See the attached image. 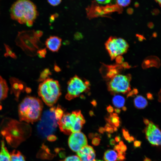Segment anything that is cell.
Listing matches in <instances>:
<instances>
[{
    "mask_svg": "<svg viewBox=\"0 0 161 161\" xmlns=\"http://www.w3.org/2000/svg\"><path fill=\"white\" fill-rule=\"evenodd\" d=\"M1 124V133L7 143L13 147H16L24 141L30 135V128L26 123L16 120H7Z\"/></svg>",
    "mask_w": 161,
    "mask_h": 161,
    "instance_id": "obj_1",
    "label": "cell"
},
{
    "mask_svg": "<svg viewBox=\"0 0 161 161\" xmlns=\"http://www.w3.org/2000/svg\"><path fill=\"white\" fill-rule=\"evenodd\" d=\"M10 12L12 18L29 27L33 25L38 14L36 6L30 0H17L11 6Z\"/></svg>",
    "mask_w": 161,
    "mask_h": 161,
    "instance_id": "obj_2",
    "label": "cell"
},
{
    "mask_svg": "<svg viewBox=\"0 0 161 161\" xmlns=\"http://www.w3.org/2000/svg\"><path fill=\"white\" fill-rule=\"evenodd\" d=\"M43 108L41 101L37 97H25L18 106V114L21 122L32 123L40 119Z\"/></svg>",
    "mask_w": 161,
    "mask_h": 161,
    "instance_id": "obj_3",
    "label": "cell"
},
{
    "mask_svg": "<svg viewBox=\"0 0 161 161\" xmlns=\"http://www.w3.org/2000/svg\"><path fill=\"white\" fill-rule=\"evenodd\" d=\"M38 93L47 106H52L61 94L58 82L52 78H47L40 84Z\"/></svg>",
    "mask_w": 161,
    "mask_h": 161,
    "instance_id": "obj_4",
    "label": "cell"
},
{
    "mask_svg": "<svg viewBox=\"0 0 161 161\" xmlns=\"http://www.w3.org/2000/svg\"><path fill=\"white\" fill-rule=\"evenodd\" d=\"M85 120L80 110L71 113L64 114L61 118L58 121L60 131L66 134L80 131Z\"/></svg>",
    "mask_w": 161,
    "mask_h": 161,
    "instance_id": "obj_5",
    "label": "cell"
},
{
    "mask_svg": "<svg viewBox=\"0 0 161 161\" xmlns=\"http://www.w3.org/2000/svg\"><path fill=\"white\" fill-rule=\"evenodd\" d=\"M55 107L45 111L39 120L37 130L38 134L42 137L45 138L52 134L57 127L58 121L54 113Z\"/></svg>",
    "mask_w": 161,
    "mask_h": 161,
    "instance_id": "obj_6",
    "label": "cell"
},
{
    "mask_svg": "<svg viewBox=\"0 0 161 161\" xmlns=\"http://www.w3.org/2000/svg\"><path fill=\"white\" fill-rule=\"evenodd\" d=\"M67 85L66 98L68 100H70L89 90L90 84L88 81L83 80L75 75L69 80Z\"/></svg>",
    "mask_w": 161,
    "mask_h": 161,
    "instance_id": "obj_7",
    "label": "cell"
},
{
    "mask_svg": "<svg viewBox=\"0 0 161 161\" xmlns=\"http://www.w3.org/2000/svg\"><path fill=\"white\" fill-rule=\"evenodd\" d=\"M131 76L117 74L112 78L107 83L108 89L112 94L122 93L125 94L131 90L130 81Z\"/></svg>",
    "mask_w": 161,
    "mask_h": 161,
    "instance_id": "obj_8",
    "label": "cell"
},
{
    "mask_svg": "<svg viewBox=\"0 0 161 161\" xmlns=\"http://www.w3.org/2000/svg\"><path fill=\"white\" fill-rule=\"evenodd\" d=\"M105 46L112 60L126 53L129 47L127 42L124 39L114 37H109Z\"/></svg>",
    "mask_w": 161,
    "mask_h": 161,
    "instance_id": "obj_9",
    "label": "cell"
},
{
    "mask_svg": "<svg viewBox=\"0 0 161 161\" xmlns=\"http://www.w3.org/2000/svg\"><path fill=\"white\" fill-rule=\"evenodd\" d=\"M68 142L70 149L73 151L77 152L87 144L86 137L80 131L72 133L69 138Z\"/></svg>",
    "mask_w": 161,
    "mask_h": 161,
    "instance_id": "obj_10",
    "label": "cell"
},
{
    "mask_svg": "<svg viewBox=\"0 0 161 161\" xmlns=\"http://www.w3.org/2000/svg\"><path fill=\"white\" fill-rule=\"evenodd\" d=\"M146 137L149 142L154 145H161V131L158 126L150 122L145 130Z\"/></svg>",
    "mask_w": 161,
    "mask_h": 161,
    "instance_id": "obj_11",
    "label": "cell"
},
{
    "mask_svg": "<svg viewBox=\"0 0 161 161\" xmlns=\"http://www.w3.org/2000/svg\"><path fill=\"white\" fill-rule=\"evenodd\" d=\"M80 161H95V154L92 147L86 145L77 152Z\"/></svg>",
    "mask_w": 161,
    "mask_h": 161,
    "instance_id": "obj_12",
    "label": "cell"
},
{
    "mask_svg": "<svg viewBox=\"0 0 161 161\" xmlns=\"http://www.w3.org/2000/svg\"><path fill=\"white\" fill-rule=\"evenodd\" d=\"M62 40L60 38L55 36H50L46 40L45 45L47 48L52 52H57L60 48Z\"/></svg>",
    "mask_w": 161,
    "mask_h": 161,
    "instance_id": "obj_13",
    "label": "cell"
},
{
    "mask_svg": "<svg viewBox=\"0 0 161 161\" xmlns=\"http://www.w3.org/2000/svg\"><path fill=\"white\" fill-rule=\"evenodd\" d=\"M103 10L105 16L106 15L115 12H117L119 13H121L123 11L122 7L117 4H107L105 6H103Z\"/></svg>",
    "mask_w": 161,
    "mask_h": 161,
    "instance_id": "obj_14",
    "label": "cell"
},
{
    "mask_svg": "<svg viewBox=\"0 0 161 161\" xmlns=\"http://www.w3.org/2000/svg\"><path fill=\"white\" fill-rule=\"evenodd\" d=\"M8 88L6 81L0 76V102L7 97Z\"/></svg>",
    "mask_w": 161,
    "mask_h": 161,
    "instance_id": "obj_15",
    "label": "cell"
},
{
    "mask_svg": "<svg viewBox=\"0 0 161 161\" xmlns=\"http://www.w3.org/2000/svg\"><path fill=\"white\" fill-rule=\"evenodd\" d=\"M10 83L15 95L18 97L23 88V83L16 78H11Z\"/></svg>",
    "mask_w": 161,
    "mask_h": 161,
    "instance_id": "obj_16",
    "label": "cell"
},
{
    "mask_svg": "<svg viewBox=\"0 0 161 161\" xmlns=\"http://www.w3.org/2000/svg\"><path fill=\"white\" fill-rule=\"evenodd\" d=\"M10 154L5 146L4 141H2L0 149V161H10Z\"/></svg>",
    "mask_w": 161,
    "mask_h": 161,
    "instance_id": "obj_17",
    "label": "cell"
},
{
    "mask_svg": "<svg viewBox=\"0 0 161 161\" xmlns=\"http://www.w3.org/2000/svg\"><path fill=\"white\" fill-rule=\"evenodd\" d=\"M134 103L135 107L138 109H144L148 104L146 99L140 95H138L134 98Z\"/></svg>",
    "mask_w": 161,
    "mask_h": 161,
    "instance_id": "obj_18",
    "label": "cell"
},
{
    "mask_svg": "<svg viewBox=\"0 0 161 161\" xmlns=\"http://www.w3.org/2000/svg\"><path fill=\"white\" fill-rule=\"evenodd\" d=\"M105 119L108 123L110 124L113 128L114 126L119 127L120 125V119L118 116H114L112 113H110L109 116Z\"/></svg>",
    "mask_w": 161,
    "mask_h": 161,
    "instance_id": "obj_19",
    "label": "cell"
},
{
    "mask_svg": "<svg viewBox=\"0 0 161 161\" xmlns=\"http://www.w3.org/2000/svg\"><path fill=\"white\" fill-rule=\"evenodd\" d=\"M103 158L105 161H116L117 158V154L114 150L109 149L104 153Z\"/></svg>",
    "mask_w": 161,
    "mask_h": 161,
    "instance_id": "obj_20",
    "label": "cell"
},
{
    "mask_svg": "<svg viewBox=\"0 0 161 161\" xmlns=\"http://www.w3.org/2000/svg\"><path fill=\"white\" fill-rule=\"evenodd\" d=\"M125 102V98L119 95H115L112 99V102L114 106L120 108L124 105Z\"/></svg>",
    "mask_w": 161,
    "mask_h": 161,
    "instance_id": "obj_21",
    "label": "cell"
},
{
    "mask_svg": "<svg viewBox=\"0 0 161 161\" xmlns=\"http://www.w3.org/2000/svg\"><path fill=\"white\" fill-rule=\"evenodd\" d=\"M10 161H26L24 156L18 151H13L10 153Z\"/></svg>",
    "mask_w": 161,
    "mask_h": 161,
    "instance_id": "obj_22",
    "label": "cell"
},
{
    "mask_svg": "<svg viewBox=\"0 0 161 161\" xmlns=\"http://www.w3.org/2000/svg\"><path fill=\"white\" fill-rule=\"evenodd\" d=\"M51 72L49 69H45L41 73L38 80L39 81H43L48 78V76L51 75Z\"/></svg>",
    "mask_w": 161,
    "mask_h": 161,
    "instance_id": "obj_23",
    "label": "cell"
},
{
    "mask_svg": "<svg viewBox=\"0 0 161 161\" xmlns=\"http://www.w3.org/2000/svg\"><path fill=\"white\" fill-rule=\"evenodd\" d=\"M54 113L55 118L58 121L61 118L64 114L63 111L59 106L55 107Z\"/></svg>",
    "mask_w": 161,
    "mask_h": 161,
    "instance_id": "obj_24",
    "label": "cell"
},
{
    "mask_svg": "<svg viewBox=\"0 0 161 161\" xmlns=\"http://www.w3.org/2000/svg\"><path fill=\"white\" fill-rule=\"evenodd\" d=\"M117 4L122 7L128 6L130 3L131 0H116Z\"/></svg>",
    "mask_w": 161,
    "mask_h": 161,
    "instance_id": "obj_25",
    "label": "cell"
},
{
    "mask_svg": "<svg viewBox=\"0 0 161 161\" xmlns=\"http://www.w3.org/2000/svg\"><path fill=\"white\" fill-rule=\"evenodd\" d=\"M63 161H80V160L78 156L73 155L67 157Z\"/></svg>",
    "mask_w": 161,
    "mask_h": 161,
    "instance_id": "obj_26",
    "label": "cell"
},
{
    "mask_svg": "<svg viewBox=\"0 0 161 161\" xmlns=\"http://www.w3.org/2000/svg\"><path fill=\"white\" fill-rule=\"evenodd\" d=\"M138 92V90L137 89L134 88L133 89L129 92L127 95V98L129 97H132L134 95H137Z\"/></svg>",
    "mask_w": 161,
    "mask_h": 161,
    "instance_id": "obj_27",
    "label": "cell"
},
{
    "mask_svg": "<svg viewBox=\"0 0 161 161\" xmlns=\"http://www.w3.org/2000/svg\"><path fill=\"white\" fill-rule=\"evenodd\" d=\"M122 131L123 137L126 140L128 141L130 136L128 131L123 128L122 129Z\"/></svg>",
    "mask_w": 161,
    "mask_h": 161,
    "instance_id": "obj_28",
    "label": "cell"
},
{
    "mask_svg": "<svg viewBox=\"0 0 161 161\" xmlns=\"http://www.w3.org/2000/svg\"><path fill=\"white\" fill-rule=\"evenodd\" d=\"M37 53L40 58H44L47 53V51L46 49H43L39 50Z\"/></svg>",
    "mask_w": 161,
    "mask_h": 161,
    "instance_id": "obj_29",
    "label": "cell"
},
{
    "mask_svg": "<svg viewBox=\"0 0 161 161\" xmlns=\"http://www.w3.org/2000/svg\"><path fill=\"white\" fill-rule=\"evenodd\" d=\"M48 3L51 5L56 6L59 4L61 0H47Z\"/></svg>",
    "mask_w": 161,
    "mask_h": 161,
    "instance_id": "obj_30",
    "label": "cell"
},
{
    "mask_svg": "<svg viewBox=\"0 0 161 161\" xmlns=\"http://www.w3.org/2000/svg\"><path fill=\"white\" fill-rule=\"evenodd\" d=\"M100 139L99 138L95 137L94 138L92 141V143L95 146L99 145L100 142Z\"/></svg>",
    "mask_w": 161,
    "mask_h": 161,
    "instance_id": "obj_31",
    "label": "cell"
},
{
    "mask_svg": "<svg viewBox=\"0 0 161 161\" xmlns=\"http://www.w3.org/2000/svg\"><path fill=\"white\" fill-rule=\"evenodd\" d=\"M47 139L48 141L50 142H53L56 140L57 137L55 135L50 134L47 137Z\"/></svg>",
    "mask_w": 161,
    "mask_h": 161,
    "instance_id": "obj_32",
    "label": "cell"
},
{
    "mask_svg": "<svg viewBox=\"0 0 161 161\" xmlns=\"http://www.w3.org/2000/svg\"><path fill=\"white\" fill-rule=\"evenodd\" d=\"M96 1L99 4H104L109 3L111 0H96Z\"/></svg>",
    "mask_w": 161,
    "mask_h": 161,
    "instance_id": "obj_33",
    "label": "cell"
},
{
    "mask_svg": "<svg viewBox=\"0 0 161 161\" xmlns=\"http://www.w3.org/2000/svg\"><path fill=\"white\" fill-rule=\"evenodd\" d=\"M142 142L139 140H135L134 142V146L135 148L139 147L141 145Z\"/></svg>",
    "mask_w": 161,
    "mask_h": 161,
    "instance_id": "obj_34",
    "label": "cell"
},
{
    "mask_svg": "<svg viewBox=\"0 0 161 161\" xmlns=\"http://www.w3.org/2000/svg\"><path fill=\"white\" fill-rule=\"evenodd\" d=\"M106 109L107 111L110 113H112L114 111L113 107L110 105L108 106Z\"/></svg>",
    "mask_w": 161,
    "mask_h": 161,
    "instance_id": "obj_35",
    "label": "cell"
},
{
    "mask_svg": "<svg viewBox=\"0 0 161 161\" xmlns=\"http://www.w3.org/2000/svg\"><path fill=\"white\" fill-rule=\"evenodd\" d=\"M75 37L76 39H80L82 38V35L79 32L76 33L75 35Z\"/></svg>",
    "mask_w": 161,
    "mask_h": 161,
    "instance_id": "obj_36",
    "label": "cell"
},
{
    "mask_svg": "<svg viewBox=\"0 0 161 161\" xmlns=\"http://www.w3.org/2000/svg\"><path fill=\"white\" fill-rule=\"evenodd\" d=\"M120 146V150L121 151L124 152L127 149L126 146L124 144Z\"/></svg>",
    "mask_w": 161,
    "mask_h": 161,
    "instance_id": "obj_37",
    "label": "cell"
},
{
    "mask_svg": "<svg viewBox=\"0 0 161 161\" xmlns=\"http://www.w3.org/2000/svg\"><path fill=\"white\" fill-rule=\"evenodd\" d=\"M146 96L147 99L148 100H151L154 99L153 95L150 92L147 93Z\"/></svg>",
    "mask_w": 161,
    "mask_h": 161,
    "instance_id": "obj_38",
    "label": "cell"
},
{
    "mask_svg": "<svg viewBox=\"0 0 161 161\" xmlns=\"http://www.w3.org/2000/svg\"><path fill=\"white\" fill-rule=\"evenodd\" d=\"M109 144L110 145L113 146L115 144V140L113 139H111L109 141Z\"/></svg>",
    "mask_w": 161,
    "mask_h": 161,
    "instance_id": "obj_39",
    "label": "cell"
},
{
    "mask_svg": "<svg viewBox=\"0 0 161 161\" xmlns=\"http://www.w3.org/2000/svg\"><path fill=\"white\" fill-rule=\"evenodd\" d=\"M134 11L133 9L132 8H129L127 10V12L128 13L131 14L133 13Z\"/></svg>",
    "mask_w": 161,
    "mask_h": 161,
    "instance_id": "obj_40",
    "label": "cell"
},
{
    "mask_svg": "<svg viewBox=\"0 0 161 161\" xmlns=\"http://www.w3.org/2000/svg\"><path fill=\"white\" fill-rule=\"evenodd\" d=\"M143 121L145 124L146 126H148L150 123V121L147 119L144 118L143 119Z\"/></svg>",
    "mask_w": 161,
    "mask_h": 161,
    "instance_id": "obj_41",
    "label": "cell"
},
{
    "mask_svg": "<svg viewBox=\"0 0 161 161\" xmlns=\"http://www.w3.org/2000/svg\"><path fill=\"white\" fill-rule=\"evenodd\" d=\"M98 131L99 132H100L101 134H103L105 131L104 128L103 127H100Z\"/></svg>",
    "mask_w": 161,
    "mask_h": 161,
    "instance_id": "obj_42",
    "label": "cell"
},
{
    "mask_svg": "<svg viewBox=\"0 0 161 161\" xmlns=\"http://www.w3.org/2000/svg\"><path fill=\"white\" fill-rule=\"evenodd\" d=\"M114 150L117 151L120 150V146L119 145H115L114 148Z\"/></svg>",
    "mask_w": 161,
    "mask_h": 161,
    "instance_id": "obj_43",
    "label": "cell"
},
{
    "mask_svg": "<svg viewBox=\"0 0 161 161\" xmlns=\"http://www.w3.org/2000/svg\"><path fill=\"white\" fill-rule=\"evenodd\" d=\"M135 138L134 137L132 136H130L129 139L127 141L129 143H131L134 140Z\"/></svg>",
    "mask_w": 161,
    "mask_h": 161,
    "instance_id": "obj_44",
    "label": "cell"
},
{
    "mask_svg": "<svg viewBox=\"0 0 161 161\" xmlns=\"http://www.w3.org/2000/svg\"><path fill=\"white\" fill-rule=\"evenodd\" d=\"M121 140L120 137L119 136H116L115 138V140L117 142H120Z\"/></svg>",
    "mask_w": 161,
    "mask_h": 161,
    "instance_id": "obj_45",
    "label": "cell"
},
{
    "mask_svg": "<svg viewBox=\"0 0 161 161\" xmlns=\"http://www.w3.org/2000/svg\"><path fill=\"white\" fill-rule=\"evenodd\" d=\"M114 129L112 127H110L108 132L109 134H112L114 132Z\"/></svg>",
    "mask_w": 161,
    "mask_h": 161,
    "instance_id": "obj_46",
    "label": "cell"
},
{
    "mask_svg": "<svg viewBox=\"0 0 161 161\" xmlns=\"http://www.w3.org/2000/svg\"><path fill=\"white\" fill-rule=\"evenodd\" d=\"M114 111L117 114H119L121 112L120 109L119 108H115L114 109Z\"/></svg>",
    "mask_w": 161,
    "mask_h": 161,
    "instance_id": "obj_47",
    "label": "cell"
},
{
    "mask_svg": "<svg viewBox=\"0 0 161 161\" xmlns=\"http://www.w3.org/2000/svg\"><path fill=\"white\" fill-rule=\"evenodd\" d=\"M55 70L57 72H59L60 71V69L57 66H55L54 67Z\"/></svg>",
    "mask_w": 161,
    "mask_h": 161,
    "instance_id": "obj_48",
    "label": "cell"
},
{
    "mask_svg": "<svg viewBox=\"0 0 161 161\" xmlns=\"http://www.w3.org/2000/svg\"><path fill=\"white\" fill-rule=\"evenodd\" d=\"M144 161H151V160L150 159L145 157L144 159Z\"/></svg>",
    "mask_w": 161,
    "mask_h": 161,
    "instance_id": "obj_49",
    "label": "cell"
},
{
    "mask_svg": "<svg viewBox=\"0 0 161 161\" xmlns=\"http://www.w3.org/2000/svg\"><path fill=\"white\" fill-rule=\"evenodd\" d=\"M134 5V6L136 7H138L139 5V4L137 2H135Z\"/></svg>",
    "mask_w": 161,
    "mask_h": 161,
    "instance_id": "obj_50",
    "label": "cell"
},
{
    "mask_svg": "<svg viewBox=\"0 0 161 161\" xmlns=\"http://www.w3.org/2000/svg\"><path fill=\"white\" fill-rule=\"evenodd\" d=\"M155 1L157 3H159V5H160V7L161 6V0H155Z\"/></svg>",
    "mask_w": 161,
    "mask_h": 161,
    "instance_id": "obj_51",
    "label": "cell"
},
{
    "mask_svg": "<svg viewBox=\"0 0 161 161\" xmlns=\"http://www.w3.org/2000/svg\"><path fill=\"white\" fill-rule=\"evenodd\" d=\"M122 109L124 111H126L127 110V108L125 106H123L122 107Z\"/></svg>",
    "mask_w": 161,
    "mask_h": 161,
    "instance_id": "obj_52",
    "label": "cell"
},
{
    "mask_svg": "<svg viewBox=\"0 0 161 161\" xmlns=\"http://www.w3.org/2000/svg\"><path fill=\"white\" fill-rule=\"evenodd\" d=\"M92 103L93 104V105L95 106H96L97 105V103L95 100H94L92 101Z\"/></svg>",
    "mask_w": 161,
    "mask_h": 161,
    "instance_id": "obj_53",
    "label": "cell"
},
{
    "mask_svg": "<svg viewBox=\"0 0 161 161\" xmlns=\"http://www.w3.org/2000/svg\"><path fill=\"white\" fill-rule=\"evenodd\" d=\"M94 134H92V133H91V134H90L89 135V137L90 138H92L93 137H94Z\"/></svg>",
    "mask_w": 161,
    "mask_h": 161,
    "instance_id": "obj_54",
    "label": "cell"
},
{
    "mask_svg": "<svg viewBox=\"0 0 161 161\" xmlns=\"http://www.w3.org/2000/svg\"><path fill=\"white\" fill-rule=\"evenodd\" d=\"M113 128L114 131L116 132L117 131V127L114 126Z\"/></svg>",
    "mask_w": 161,
    "mask_h": 161,
    "instance_id": "obj_55",
    "label": "cell"
},
{
    "mask_svg": "<svg viewBox=\"0 0 161 161\" xmlns=\"http://www.w3.org/2000/svg\"><path fill=\"white\" fill-rule=\"evenodd\" d=\"M124 144L123 142L122 141H120L119 143V145L120 146H121L123 145Z\"/></svg>",
    "mask_w": 161,
    "mask_h": 161,
    "instance_id": "obj_56",
    "label": "cell"
},
{
    "mask_svg": "<svg viewBox=\"0 0 161 161\" xmlns=\"http://www.w3.org/2000/svg\"><path fill=\"white\" fill-rule=\"evenodd\" d=\"M107 136H108V137L109 138H110L111 137L112 135H111L109 133V134H107Z\"/></svg>",
    "mask_w": 161,
    "mask_h": 161,
    "instance_id": "obj_57",
    "label": "cell"
},
{
    "mask_svg": "<svg viewBox=\"0 0 161 161\" xmlns=\"http://www.w3.org/2000/svg\"><path fill=\"white\" fill-rule=\"evenodd\" d=\"M112 115L114 116H117L118 114L116 113H112Z\"/></svg>",
    "mask_w": 161,
    "mask_h": 161,
    "instance_id": "obj_58",
    "label": "cell"
},
{
    "mask_svg": "<svg viewBox=\"0 0 161 161\" xmlns=\"http://www.w3.org/2000/svg\"><path fill=\"white\" fill-rule=\"evenodd\" d=\"M95 161H103V160H95Z\"/></svg>",
    "mask_w": 161,
    "mask_h": 161,
    "instance_id": "obj_59",
    "label": "cell"
}]
</instances>
